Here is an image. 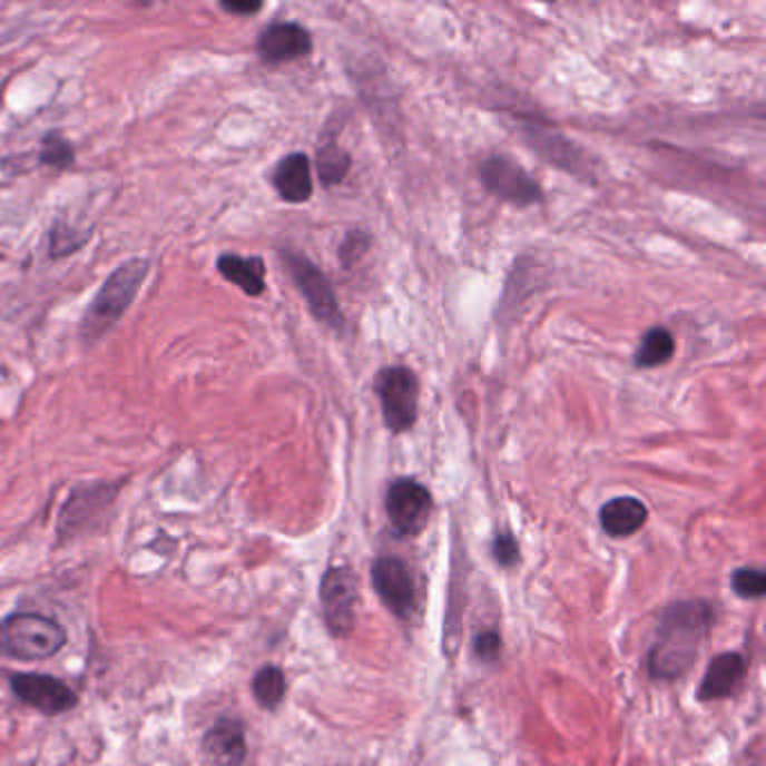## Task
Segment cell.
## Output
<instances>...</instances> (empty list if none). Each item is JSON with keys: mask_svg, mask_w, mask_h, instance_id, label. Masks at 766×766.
I'll return each instance as SVG.
<instances>
[{"mask_svg": "<svg viewBox=\"0 0 766 766\" xmlns=\"http://www.w3.org/2000/svg\"><path fill=\"white\" fill-rule=\"evenodd\" d=\"M492 556L501 567H513L520 560L518 540L510 533H499L492 542Z\"/></svg>", "mask_w": 766, "mask_h": 766, "instance_id": "cell-25", "label": "cell"}, {"mask_svg": "<svg viewBox=\"0 0 766 766\" xmlns=\"http://www.w3.org/2000/svg\"><path fill=\"white\" fill-rule=\"evenodd\" d=\"M499 634L497 631H483L474 638V652L481 661H494L499 657Z\"/></svg>", "mask_w": 766, "mask_h": 766, "instance_id": "cell-26", "label": "cell"}, {"mask_svg": "<svg viewBox=\"0 0 766 766\" xmlns=\"http://www.w3.org/2000/svg\"><path fill=\"white\" fill-rule=\"evenodd\" d=\"M205 766H240L247 757L243 724L236 719H218L203 737Z\"/></svg>", "mask_w": 766, "mask_h": 766, "instance_id": "cell-13", "label": "cell"}, {"mask_svg": "<svg viewBox=\"0 0 766 766\" xmlns=\"http://www.w3.org/2000/svg\"><path fill=\"white\" fill-rule=\"evenodd\" d=\"M672 355H675L672 333L664 326H655L644 335L641 346H638V351L634 355V362H636V366H641V369H652V366L666 364Z\"/></svg>", "mask_w": 766, "mask_h": 766, "instance_id": "cell-18", "label": "cell"}, {"mask_svg": "<svg viewBox=\"0 0 766 766\" xmlns=\"http://www.w3.org/2000/svg\"><path fill=\"white\" fill-rule=\"evenodd\" d=\"M149 275V262L143 257L124 262L97 291L95 299L81 317V340L86 344L99 342L108 331L117 326L124 313L136 302L145 279Z\"/></svg>", "mask_w": 766, "mask_h": 766, "instance_id": "cell-2", "label": "cell"}, {"mask_svg": "<svg viewBox=\"0 0 766 766\" xmlns=\"http://www.w3.org/2000/svg\"><path fill=\"white\" fill-rule=\"evenodd\" d=\"M220 8L229 14H254V12H259L264 6L262 3H229V0H223Z\"/></svg>", "mask_w": 766, "mask_h": 766, "instance_id": "cell-27", "label": "cell"}, {"mask_svg": "<svg viewBox=\"0 0 766 766\" xmlns=\"http://www.w3.org/2000/svg\"><path fill=\"white\" fill-rule=\"evenodd\" d=\"M282 262L286 264V271L293 277V282L297 284V288L302 291L304 299L308 302L311 313L320 322H324L326 326L340 331L344 326V317L340 313L335 293H333L331 282L326 279V275L315 264H311L304 257V254H299V252L284 249L282 252Z\"/></svg>", "mask_w": 766, "mask_h": 766, "instance_id": "cell-5", "label": "cell"}, {"mask_svg": "<svg viewBox=\"0 0 766 766\" xmlns=\"http://www.w3.org/2000/svg\"><path fill=\"white\" fill-rule=\"evenodd\" d=\"M259 57L271 63V66H279V63H288V61H297L311 55L313 50V39L308 35L306 28H302L299 23H288V21H279L268 26L257 43Z\"/></svg>", "mask_w": 766, "mask_h": 766, "instance_id": "cell-12", "label": "cell"}, {"mask_svg": "<svg viewBox=\"0 0 766 766\" xmlns=\"http://www.w3.org/2000/svg\"><path fill=\"white\" fill-rule=\"evenodd\" d=\"M369 243H371L369 234H364V232H351V234L344 238L342 247H340V259H342V264L348 268V266H353L355 262H360V259L364 257V252L369 249Z\"/></svg>", "mask_w": 766, "mask_h": 766, "instance_id": "cell-24", "label": "cell"}, {"mask_svg": "<svg viewBox=\"0 0 766 766\" xmlns=\"http://www.w3.org/2000/svg\"><path fill=\"white\" fill-rule=\"evenodd\" d=\"M371 582L375 593L399 618H410L416 605V589L410 569L399 558H377L371 567Z\"/></svg>", "mask_w": 766, "mask_h": 766, "instance_id": "cell-10", "label": "cell"}, {"mask_svg": "<svg viewBox=\"0 0 766 766\" xmlns=\"http://www.w3.org/2000/svg\"><path fill=\"white\" fill-rule=\"evenodd\" d=\"M41 165L52 169H68L75 165V147L61 134L52 131L41 143Z\"/></svg>", "mask_w": 766, "mask_h": 766, "instance_id": "cell-21", "label": "cell"}, {"mask_svg": "<svg viewBox=\"0 0 766 766\" xmlns=\"http://www.w3.org/2000/svg\"><path fill=\"white\" fill-rule=\"evenodd\" d=\"M66 646V629L43 616L32 611H21L8 616L0 622V652L19 661H41L50 659Z\"/></svg>", "mask_w": 766, "mask_h": 766, "instance_id": "cell-3", "label": "cell"}, {"mask_svg": "<svg viewBox=\"0 0 766 766\" xmlns=\"http://www.w3.org/2000/svg\"><path fill=\"white\" fill-rule=\"evenodd\" d=\"M273 187L286 203H306L313 196L311 160L304 154H291L273 171Z\"/></svg>", "mask_w": 766, "mask_h": 766, "instance_id": "cell-16", "label": "cell"}, {"mask_svg": "<svg viewBox=\"0 0 766 766\" xmlns=\"http://www.w3.org/2000/svg\"><path fill=\"white\" fill-rule=\"evenodd\" d=\"M746 661L735 652H724L715 657L701 679L699 686V699L701 701H717L726 699L735 693L739 681L744 679Z\"/></svg>", "mask_w": 766, "mask_h": 766, "instance_id": "cell-14", "label": "cell"}, {"mask_svg": "<svg viewBox=\"0 0 766 766\" xmlns=\"http://www.w3.org/2000/svg\"><path fill=\"white\" fill-rule=\"evenodd\" d=\"M479 176H481L483 187L490 194H494L501 200L515 203L520 207L533 205L542 196L538 183L518 163H513L510 158H503V156L488 158L479 167Z\"/></svg>", "mask_w": 766, "mask_h": 766, "instance_id": "cell-8", "label": "cell"}, {"mask_svg": "<svg viewBox=\"0 0 766 766\" xmlns=\"http://www.w3.org/2000/svg\"><path fill=\"white\" fill-rule=\"evenodd\" d=\"M12 690L21 701L46 715H63L77 706L75 690L50 675H17L12 677Z\"/></svg>", "mask_w": 766, "mask_h": 766, "instance_id": "cell-11", "label": "cell"}, {"mask_svg": "<svg viewBox=\"0 0 766 766\" xmlns=\"http://www.w3.org/2000/svg\"><path fill=\"white\" fill-rule=\"evenodd\" d=\"M733 591L744 598V600H755L762 598L766 591V576L759 569H737L733 573Z\"/></svg>", "mask_w": 766, "mask_h": 766, "instance_id": "cell-23", "label": "cell"}, {"mask_svg": "<svg viewBox=\"0 0 766 766\" xmlns=\"http://www.w3.org/2000/svg\"><path fill=\"white\" fill-rule=\"evenodd\" d=\"M320 598L331 634L346 638L355 627V609L360 600L355 573L348 567H331L322 578Z\"/></svg>", "mask_w": 766, "mask_h": 766, "instance_id": "cell-7", "label": "cell"}, {"mask_svg": "<svg viewBox=\"0 0 766 766\" xmlns=\"http://www.w3.org/2000/svg\"><path fill=\"white\" fill-rule=\"evenodd\" d=\"M385 508L392 529L401 538H414L430 522L432 494L414 479H396L387 490Z\"/></svg>", "mask_w": 766, "mask_h": 766, "instance_id": "cell-6", "label": "cell"}, {"mask_svg": "<svg viewBox=\"0 0 766 766\" xmlns=\"http://www.w3.org/2000/svg\"><path fill=\"white\" fill-rule=\"evenodd\" d=\"M117 490L119 483H88L75 488L61 508L59 536L66 540L88 529L97 518L104 515V510L117 497Z\"/></svg>", "mask_w": 766, "mask_h": 766, "instance_id": "cell-9", "label": "cell"}, {"mask_svg": "<svg viewBox=\"0 0 766 766\" xmlns=\"http://www.w3.org/2000/svg\"><path fill=\"white\" fill-rule=\"evenodd\" d=\"M648 522V508L636 497H616L600 510V527L611 538H629Z\"/></svg>", "mask_w": 766, "mask_h": 766, "instance_id": "cell-15", "label": "cell"}, {"mask_svg": "<svg viewBox=\"0 0 766 766\" xmlns=\"http://www.w3.org/2000/svg\"><path fill=\"white\" fill-rule=\"evenodd\" d=\"M375 394L382 405L385 425L394 432H407L419 416V377L407 366H387L375 377Z\"/></svg>", "mask_w": 766, "mask_h": 766, "instance_id": "cell-4", "label": "cell"}, {"mask_svg": "<svg viewBox=\"0 0 766 766\" xmlns=\"http://www.w3.org/2000/svg\"><path fill=\"white\" fill-rule=\"evenodd\" d=\"M713 620L715 611L706 600H686L668 607L657 631V644L650 652L652 677L666 681L684 677L697 661Z\"/></svg>", "mask_w": 766, "mask_h": 766, "instance_id": "cell-1", "label": "cell"}, {"mask_svg": "<svg viewBox=\"0 0 766 766\" xmlns=\"http://www.w3.org/2000/svg\"><path fill=\"white\" fill-rule=\"evenodd\" d=\"M252 695L266 710H275L286 697V677L277 666L262 668L252 679Z\"/></svg>", "mask_w": 766, "mask_h": 766, "instance_id": "cell-19", "label": "cell"}, {"mask_svg": "<svg viewBox=\"0 0 766 766\" xmlns=\"http://www.w3.org/2000/svg\"><path fill=\"white\" fill-rule=\"evenodd\" d=\"M216 268L229 284L238 286L249 297H259L266 291V264L262 257L220 254Z\"/></svg>", "mask_w": 766, "mask_h": 766, "instance_id": "cell-17", "label": "cell"}, {"mask_svg": "<svg viewBox=\"0 0 766 766\" xmlns=\"http://www.w3.org/2000/svg\"><path fill=\"white\" fill-rule=\"evenodd\" d=\"M351 169V158L348 154L335 145V143H328V145H322L320 151H317V174L322 178L324 185H337L342 183V178L348 174Z\"/></svg>", "mask_w": 766, "mask_h": 766, "instance_id": "cell-20", "label": "cell"}, {"mask_svg": "<svg viewBox=\"0 0 766 766\" xmlns=\"http://www.w3.org/2000/svg\"><path fill=\"white\" fill-rule=\"evenodd\" d=\"M88 240V234H79L66 223H57L50 232V254L52 257H68Z\"/></svg>", "mask_w": 766, "mask_h": 766, "instance_id": "cell-22", "label": "cell"}]
</instances>
